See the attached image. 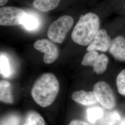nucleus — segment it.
I'll use <instances>...</instances> for the list:
<instances>
[{
	"instance_id": "obj_9",
	"label": "nucleus",
	"mask_w": 125,
	"mask_h": 125,
	"mask_svg": "<svg viewBox=\"0 0 125 125\" xmlns=\"http://www.w3.org/2000/svg\"><path fill=\"white\" fill-rule=\"evenodd\" d=\"M108 51L116 60L121 62H125V38L122 36H118L112 40Z\"/></svg>"
},
{
	"instance_id": "obj_12",
	"label": "nucleus",
	"mask_w": 125,
	"mask_h": 125,
	"mask_svg": "<svg viewBox=\"0 0 125 125\" xmlns=\"http://www.w3.org/2000/svg\"><path fill=\"white\" fill-rule=\"evenodd\" d=\"M60 0H34L33 7L42 12H47L55 9L60 3Z\"/></svg>"
},
{
	"instance_id": "obj_7",
	"label": "nucleus",
	"mask_w": 125,
	"mask_h": 125,
	"mask_svg": "<svg viewBox=\"0 0 125 125\" xmlns=\"http://www.w3.org/2000/svg\"><path fill=\"white\" fill-rule=\"evenodd\" d=\"M33 46L35 49L44 53L43 61L46 64H51L58 58L59 54L58 47L50 40H37L34 42Z\"/></svg>"
},
{
	"instance_id": "obj_11",
	"label": "nucleus",
	"mask_w": 125,
	"mask_h": 125,
	"mask_svg": "<svg viewBox=\"0 0 125 125\" xmlns=\"http://www.w3.org/2000/svg\"><path fill=\"white\" fill-rule=\"evenodd\" d=\"M0 100L1 102L6 103H13L11 85L7 81L1 80L0 82Z\"/></svg>"
},
{
	"instance_id": "obj_3",
	"label": "nucleus",
	"mask_w": 125,
	"mask_h": 125,
	"mask_svg": "<svg viewBox=\"0 0 125 125\" xmlns=\"http://www.w3.org/2000/svg\"><path fill=\"white\" fill-rule=\"evenodd\" d=\"M73 22V19L70 16L60 17L50 25L47 32L49 39L54 43H62L72 28Z\"/></svg>"
},
{
	"instance_id": "obj_13",
	"label": "nucleus",
	"mask_w": 125,
	"mask_h": 125,
	"mask_svg": "<svg viewBox=\"0 0 125 125\" xmlns=\"http://www.w3.org/2000/svg\"><path fill=\"white\" fill-rule=\"evenodd\" d=\"M40 24L39 19L35 14L27 13L22 25L27 30L33 31L39 27Z\"/></svg>"
},
{
	"instance_id": "obj_16",
	"label": "nucleus",
	"mask_w": 125,
	"mask_h": 125,
	"mask_svg": "<svg viewBox=\"0 0 125 125\" xmlns=\"http://www.w3.org/2000/svg\"><path fill=\"white\" fill-rule=\"evenodd\" d=\"M0 74L5 77H9L11 75V71L9 60L5 55H1L0 57Z\"/></svg>"
},
{
	"instance_id": "obj_15",
	"label": "nucleus",
	"mask_w": 125,
	"mask_h": 125,
	"mask_svg": "<svg viewBox=\"0 0 125 125\" xmlns=\"http://www.w3.org/2000/svg\"><path fill=\"white\" fill-rule=\"evenodd\" d=\"M103 110L101 107H95L89 108L87 111L88 120L92 123H94L103 115Z\"/></svg>"
},
{
	"instance_id": "obj_5",
	"label": "nucleus",
	"mask_w": 125,
	"mask_h": 125,
	"mask_svg": "<svg viewBox=\"0 0 125 125\" xmlns=\"http://www.w3.org/2000/svg\"><path fill=\"white\" fill-rule=\"evenodd\" d=\"M27 13L24 10L14 7H4L0 9V25L16 26L22 24Z\"/></svg>"
},
{
	"instance_id": "obj_17",
	"label": "nucleus",
	"mask_w": 125,
	"mask_h": 125,
	"mask_svg": "<svg viewBox=\"0 0 125 125\" xmlns=\"http://www.w3.org/2000/svg\"><path fill=\"white\" fill-rule=\"evenodd\" d=\"M116 83L119 94L125 96V69L122 70L118 75Z\"/></svg>"
},
{
	"instance_id": "obj_14",
	"label": "nucleus",
	"mask_w": 125,
	"mask_h": 125,
	"mask_svg": "<svg viewBox=\"0 0 125 125\" xmlns=\"http://www.w3.org/2000/svg\"><path fill=\"white\" fill-rule=\"evenodd\" d=\"M25 125H46L44 118L35 111L28 113L26 118Z\"/></svg>"
},
{
	"instance_id": "obj_21",
	"label": "nucleus",
	"mask_w": 125,
	"mask_h": 125,
	"mask_svg": "<svg viewBox=\"0 0 125 125\" xmlns=\"http://www.w3.org/2000/svg\"><path fill=\"white\" fill-rule=\"evenodd\" d=\"M121 125H125V118L122 119L121 121Z\"/></svg>"
},
{
	"instance_id": "obj_6",
	"label": "nucleus",
	"mask_w": 125,
	"mask_h": 125,
	"mask_svg": "<svg viewBox=\"0 0 125 125\" xmlns=\"http://www.w3.org/2000/svg\"><path fill=\"white\" fill-rule=\"evenodd\" d=\"M109 59L105 54H99L97 51H89L85 54L81 64L85 66H92L97 74H101L107 69Z\"/></svg>"
},
{
	"instance_id": "obj_2",
	"label": "nucleus",
	"mask_w": 125,
	"mask_h": 125,
	"mask_svg": "<svg viewBox=\"0 0 125 125\" xmlns=\"http://www.w3.org/2000/svg\"><path fill=\"white\" fill-rule=\"evenodd\" d=\"M100 25V19L95 13L81 15L72 32V40L78 45H89L99 31Z\"/></svg>"
},
{
	"instance_id": "obj_1",
	"label": "nucleus",
	"mask_w": 125,
	"mask_h": 125,
	"mask_svg": "<svg viewBox=\"0 0 125 125\" xmlns=\"http://www.w3.org/2000/svg\"><path fill=\"white\" fill-rule=\"evenodd\" d=\"M59 90L58 81L51 73L42 74L36 80L31 89L34 102L40 107H47L53 103Z\"/></svg>"
},
{
	"instance_id": "obj_8",
	"label": "nucleus",
	"mask_w": 125,
	"mask_h": 125,
	"mask_svg": "<svg viewBox=\"0 0 125 125\" xmlns=\"http://www.w3.org/2000/svg\"><path fill=\"white\" fill-rule=\"evenodd\" d=\"M112 40L108 35L107 31L102 29L99 30L92 41L90 43L87 50L89 51H100L106 52L109 50Z\"/></svg>"
},
{
	"instance_id": "obj_4",
	"label": "nucleus",
	"mask_w": 125,
	"mask_h": 125,
	"mask_svg": "<svg viewBox=\"0 0 125 125\" xmlns=\"http://www.w3.org/2000/svg\"><path fill=\"white\" fill-rule=\"evenodd\" d=\"M93 91L98 102L103 108L109 110L115 107L116 99L114 92L107 82H97L94 85Z\"/></svg>"
},
{
	"instance_id": "obj_19",
	"label": "nucleus",
	"mask_w": 125,
	"mask_h": 125,
	"mask_svg": "<svg viewBox=\"0 0 125 125\" xmlns=\"http://www.w3.org/2000/svg\"><path fill=\"white\" fill-rule=\"evenodd\" d=\"M68 125H90L85 121L78 120H74L72 121Z\"/></svg>"
},
{
	"instance_id": "obj_18",
	"label": "nucleus",
	"mask_w": 125,
	"mask_h": 125,
	"mask_svg": "<svg viewBox=\"0 0 125 125\" xmlns=\"http://www.w3.org/2000/svg\"><path fill=\"white\" fill-rule=\"evenodd\" d=\"M120 119L121 117L118 112L112 111L107 117L106 124L107 125H115Z\"/></svg>"
},
{
	"instance_id": "obj_10",
	"label": "nucleus",
	"mask_w": 125,
	"mask_h": 125,
	"mask_svg": "<svg viewBox=\"0 0 125 125\" xmlns=\"http://www.w3.org/2000/svg\"><path fill=\"white\" fill-rule=\"evenodd\" d=\"M72 98L75 102L84 106L92 105L98 102L93 91H76L72 94Z\"/></svg>"
},
{
	"instance_id": "obj_20",
	"label": "nucleus",
	"mask_w": 125,
	"mask_h": 125,
	"mask_svg": "<svg viewBox=\"0 0 125 125\" xmlns=\"http://www.w3.org/2000/svg\"><path fill=\"white\" fill-rule=\"evenodd\" d=\"M9 0H0V6H3L6 4Z\"/></svg>"
}]
</instances>
